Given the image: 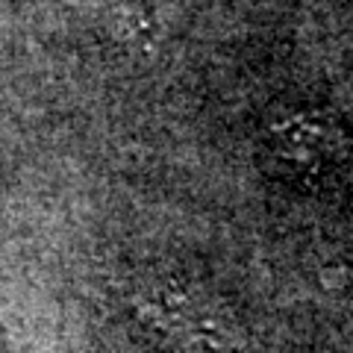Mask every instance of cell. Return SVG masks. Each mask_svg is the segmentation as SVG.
I'll use <instances>...</instances> for the list:
<instances>
[{
  "instance_id": "obj_1",
  "label": "cell",
  "mask_w": 353,
  "mask_h": 353,
  "mask_svg": "<svg viewBox=\"0 0 353 353\" xmlns=\"http://www.w3.org/2000/svg\"><path fill=\"white\" fill-rule=\"evenodd\" d=\"M80 3L106 9V12L124 18L130 27L148 30V12H145V3H141V0H80Z\"/></svg>"
}]
</instances>
